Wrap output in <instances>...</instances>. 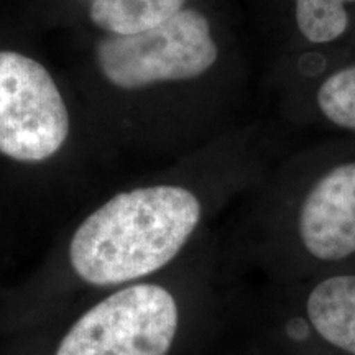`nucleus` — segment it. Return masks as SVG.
<instances>
[{
    "label": "nucleus",
    "instance_id": "nucleus-3",
    "mask_svg": "<svg viewBox=\"0 0 355 355\" xmlns=\"http://www.w3.org/2000/svg\"><path fill=\"white\" fill-rule=\"evenodd\" d=\"M283 285L355 266V162L314 181L285 245L266 259Z\"/></svg>",
    "mask_w": 355,
    "mask_h": 355
},
{
    "label": "nucleus",
    "instance_id": "nucleus-5",
    "mask_svg": "<svg viewBox=\"0 0 355 355\" xmlns=\"http://www.w3.org/2000/svg\"><path fill=\"white\" fill-rule=\"evenodd\" d=\"M69 135L61 92L43 64L0 51V153L21 163L55 157Z\"/></svg>",
    "mask_w": 355,
    "mask_h": 355
},
{
    "label": "nucleus",
    "instance_id": "nucleus-8",
    "mask_svg": "<svg viewBox=\"0 0 355 355\" xmlns=\"http://www.w3.org/2000/svg\"><path fill=\"white\" fill-rule=\"evenodd\" d=\"M347 2L355 0H296L300 32L313 43H329L339 38L349 25Z\"/></svg>",
    "mask_w": 355,
    "mask_h": 355
},
{
    "label": "nucleus",
    "instance_id": "nucleus-6",
    "mask_svg": "<svg viewBox=\"0 0 355 355\" xmlns=\"http://www.w3.org/2000/svg\"><path fill=\"white\" fill-rule=\"evenodd\" d=\"M291 296L285 313L282 352L355 355V266L332 270L285 285Z\"/></svg>",
    "mask_w": 355,
    "mask_h": 355
},
{
    "label": "nucleus",
    "instance_id": "nucleus-2",
    "mask_svg": "<svg viewBox=\"0 0 355 355\" xmlns=\"http://www.w3.org/2000/svg\"><path fill=\"white\" fill-rule=\"evenodd\" d=\"M180 327L181 308L170 288L133 283L86 311L55 355H170Z\"/></svg>",
    "mask_w": 355,
    "mask_h": 355
},
{
    "label": "nucleus",
    "instance_id": "nucleus-10",
    "mask_svg": "<svg viewBox=\"0 0 355 355\" xmlns=\"http://www.w3.org/2000/svg\"><path fill=\"white\" fill-rule=\"evenodd\" d=\"M277 355H301V354H286V352H279Z\"/></svg>",
    "mask_w": 355,
    "mask_h": 355
},
{
    "label": "nucleus",
    "instance_id": "nucleus-1",
    "mask_svg": "<svg viewBox=\"0 0 355 355\" xmlns=\"http://www.w3.org/2000/svg\"><path fill=\"white\" fill-rule=\"evenodd\" d=\"M201 219V201L184 186L155 184L125 191L76 229L69 242L71 268L92 286L146 278L176 260Z\"/></svg>",
    "mask_w": 355,
    "mask_h": 355
},
{
    "label": "nucleus",
    "instance_id": "nucleus-9",
    "mask_svg": "<svg viewBox=\"0 0 355 355\" xmlns=\"http://www.w3.org/2000/svg\"><path fill=\"white\" fill-rule=\"evenodd\" d=\"M318 104L327 121L355 130V66L337 71L321 84Z\"/></svg>",
    "mask_w": 355,
    "mask_h": 355
},
{
    "label": "nucleus",
    "instance_id": "nucleus-4",
    "mask_svg": "<svg viewBox=\"0 0 355 355\" xmlns=\"http://www.w3.org/2000/svg\"><path fill=\"white\" fill-rule=\"evenodd\" d=\"M217 55L209 21L198 10H180L139 33L110 35L97 46L102 74L122 89L198 78Z\"/></svg>",
    "mask_w": 355,
    "mask_h": 355
},
{
    "label": "nucleus",
    "instance_id": "nucleus-7",
    "mask_svg": "<svg viewBox=\"0 0 355 355\" xmlns=\"http://www.w3.org/2000/svg\"><path fill=\"white\" fill-rule=\"evenodd\" d=\"M184 0H92L91 19L112 35H132L157 26L183 10Z\"/></svg>",
    "mask_w": 355,
    "mask_h": 355
}]
</instances>
